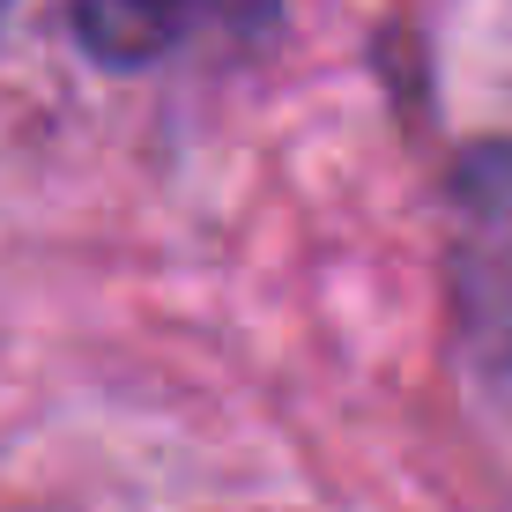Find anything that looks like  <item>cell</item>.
<instances>
[{
	"label": "cell",
	"instance_id": "obj_1",
	"mask_svg": "<svg viewBox=\"0 0 512 512\" xmlns=\"http://www.w3.org/2000/svg\"><path fill=\"white\" fill-rule=\"evenodd\" d=\"M446 305L461 357L512 386V134L461 141L446 164Z\"/></svg>",
	"mask_w": 512,
	"mask_h": 512
},
{
	"label": "cell",
	"instance_id": "obj_2",
	"mask_svg": "<svg viewBox=\"0 0 512 512\" xmlns=\"http://www.w3.org/2000/svg\"><path fill=\"white\" fill-rule=\"evenodd\" d=\"M67 30L112 75H141L179 52H260L282 30V0H75Z\"/></svg>",
	"mask_w": 512,
	"mask_h": 512
},
{
	"label": "cell",
	"instance_id": "obj_3",
	"mask_svg": "<svg viewBox=\"0 0 512 512\" xmlns=\"http://www.w3.org/2000/svg\"><path fill=\"white\" fill-rule=\"evenodd\" d=\"M8 8H15V0H0V23H8Z\"/></svg>",
	"mask_w": 512,
	"mask_h": 512
}]
</instances>
